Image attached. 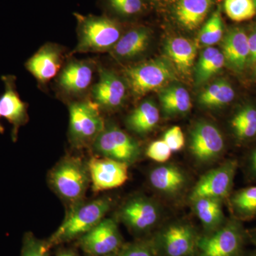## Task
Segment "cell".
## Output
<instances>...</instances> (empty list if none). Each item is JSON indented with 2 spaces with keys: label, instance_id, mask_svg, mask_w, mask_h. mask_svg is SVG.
Returning <instances> with one entry per match:
<instances>
[{
  "label": "cell",
  "instance_id": "cb8c5ba5",
  "mask_svg": "<svg viewBox=\"0 0 256 256\" xmlns=\"http://www.w3.org/2000/svg\"><path fill=\"white\" fill-rule=\"evenodd\" d=\"M159 98L163 110L170 116L186 114L192 108L190 94L180 86L163 88L160 90Z\"/></svg>",
  "mask_w": 256,
  "mask_h": 256
},
{
  "label": "cell",
  "instance_id": "83f0119b",
  "mask_svg": "<svg viewBox=\"0 0 256 256\" xmlns=\"http://www.w3.org/2000/svg\"><path fill=\"white\" fill-rule=\"evenodd\" d=\"M234 134L242 140L256 137V109L246 106L240 109L232 120Z\"/></svg>",
  "mask_w": 256,
  "mask_h": 256
},
{
  "label": "cell",
  "instance_id": "d4e9b609",
  "mask_svg": "<svg viewBox=\"0 0 256 256\" xmlns=\"http://www.w3.org/2000/svg\"><path fill=\"white\" fill-rule=\"evenodd\" d=\"M235 97L230 84L225 80H218L210 84L200 96V104L208 108L222 107L230 104Z\"/></svg>",
  "mask_w": 256,
  "mask_h": 256
},
{
  "label": "cell",
  "instance_id": "603a6c76",
  "mask_svg": "<svg viewBox=\"0 0 256 256\" xmlns=\"http://www.w3.org/2000/svg\"><path fill=\"white\" fill-rule=\"evenodd\" d=\"M160 120V112L154 102H142L128 116L126 124L133 132L146 134L152 130Z\"/></svg>",
  "mask_w": 256,
  "mask_h": 256
},
{
  "label": "cell",
  "instance_id": "ba28073f",
  "mask_svg": "<svg viewBox=\"0 0 256 256\" xmlns=\"http://www.w3.org/2000/svg\"><path fill=\"white\" fill-rule=\"evenodd\" d=\"M237 166L236 160H229L204 175L192 192V201L200 198L222 200L228 196L233 186Z\"/></svg>",
  "mask_w": 256,
  "mask_h": 256
},
{
  "label": "cell",
  "instance_id": "5bb4252c",
  "mask_svg": "<svg viewBox=\"0 0 256 256\" xmlns=\"http://www.w3.org/2000/svg\"><path fill=\"white\" fill-rule=\"evenodd\" d=\"M161 246L166 256H190L196 249L197 240L188 224L170 226L162 234Z\"/></svg>",
  "mask_w": 256,
  "mask_h": 256
},
{
  "label": "cell",
  "instance_id": "6da1fadb",
  "mask_svg": "<svg viewBox=\"0 0 256 256\" xmlns=\"http://www.w3.org/2000/svg\"><path fill=\"white\" fill-rule=\"evenodd\" d=\"M110 206V200L104 198L74 205L62 225L46 240L48 246L82 237L104 220Z\"/></svg>",
  "mask_w": 256,
  "mask_h": 256
},
{
  "label": "cell",
  "instance_id": "1f68e13d",
  "mask_svg": "<svg viewBox=\"0 0 256 256\" xmlns=\"http://www.w3.org/2000/svg\"><path fill=\"white\" fill-rule=\"evenodd\" d=\"M225 65V60L222 52H218L203 68L196 70V82L198 85L206 82L216 74L220 72Z\"/></svg>",
  "mask_w": 256,
  "mask_h": 256
},
{
  "label": "cell",
  "instance_id": "9a60e30c",
  "mask_svg": "<svg viewBox=\"0 0 256 256\" xmlns=\"http://www.w3.org/2000/svg\"><path fill=\"white\" fill-rule=\"evenodd\" d=\"M124 223L136 232L152 228L159 218L158 208L152 202L143 198H136L126 204L121 210Z\"/></svg>",
  "mask_w": 256,
  "mask_h": 256
},
{
  "label": "cell",
  "instance_id": "44dd1931",
  "mask_svg": "<svg viewBox=\"0 0 256 256\" xmlns=\"http://www.w3.org/2000/svg\"><path fill=\"white\" fill-rule=\"evenodd\" d=\"M150 181L152 186L158 191L173 194L182 190L186 184V178L178 166L164 165L151 172Z\"/></svg>",
  "mask_w": 256,
  "mask_h": 256
},
{
  "label": "cell",
  "instance_id": "e575fe53",
  "mask_svg": "<svg viewBox=\"0 0 256 256\" xmlns=\"http://www.w3.org/2000/svg\"><path fill=\"white\" fill-rule=\"evenodd\" d=\"M162 140L172 152L180 150L185 144L182 130L178 126H174L165 132Z\"/></svg>",
  "mask_w": 256,
  "mask_h": 256
},
{
  "label": "cell",
  "instance_id": "8d00e7d4",
  "mask_svg": "<svg viewBox=\"0 0 256 256\" xmlns=\"http://www.w3.org/2000/svg\"><path fill=\"white\" fill-rule=\"evenodd\" d=\"M249 58L248 63L256 64V30L248 36Z\"/></svg>",
  "mask_w": 256,
  "mask_h": 256
},
{
  "label": "cell",
  "instance_id": "ffe728a7",
  "mask_svg": "<svg viewBox=\"0 0 256 256\" xmlns=\"http://www.w3.org/2000/svg\"><path fill=\"white\" fill-rule=\"evenodd\" d=\"M150 42V33L148 28H134L121 36L112 48L114 56L129 60L141 54L148 48Z\"/></svg>",
  "mask_w": 256,
  "mask_h": 256
},
{
  "label": "cell",
  "instance_id": "f1b7e54d",
  "mask_svg": "<svg viewBox=\"0 0 256 256\" xmlns=\"http://www.w3.org/2000/svg\"><path fill=\"white\" fill-rule=\"evenodd\" d=\"M224 34V24L220 10L213 13L210 20L202 28L198 35L200 43L204 46H212L222 40Z\"/></svg>",
  "mask_w": 256,
  "mask_h": 256
},
{
  "label": "cell",
  "instance_id": "ab89813d",
  "mask_svg": "<svg viewBox=\"0 0 256 256\" xmlns=\"http://www.w3.org/2000/svg\"><path fill=\"white\" fill-rule=\"evenodd\" d=\"M4 131V128H3V126H2V124H0V133H3Z\"/></svg>",
  "mask_w": 256,
  "mask_h": 256
},
{
  "label": "cell",
  "instance_id": "8fae6325",
  "mask_svg": "<svg viewBox=\"0 0 256 256\" xmlns=\"http://www.w3.org/2000/svg\"><path fill=\"white\" fill-rule=\"evenodd\" d=\"M88 168L94 192L119 188L128 178V164L109 158H94Z\"/></svg>",
  "mask_w": 256,
  "mask_h": 256
},
{
  "label": "cell",
  "instance_id": "f6af8a7d",
  "mask_svg": "<svg viewBox=\"0 0 256 256\" xmlns=\"http://www.w3.org/2000/svg\"></svg>",
  "mask_w": 256,
  "mask_h": 256
},
{
  "label": "cell",
  "instance_id": "e0dca14e",
  "mask_svg": "<svg viewBox=\"0 0 256 256\" xmlns=\"http://www.w3.org/2000/svg\"><path fill=\"white\" fill-rule=\"evenodd\" d=\"M60 50L54 45L47 44L28 60L26 67L38 82H46L54 78L60 72Z\"/></svg>",
  "mask_w": 256,
  "mask_h": 256
},
{
  "label": "cell",
  "instance_id": "9c48e42d",
  "mask_svg": "<svg viewBox=\"0 0 256 256\" xmlns=\"http://www.w3.org/2000/svg\"><path fill=\"white\" fill-rule=\"evenodd\" d=\"M79 244L88 255L108 256L118 250L122 244V238L116 222L111 218H104L94 228L80 237Z\"/></svg>",
  "mask_w": 256,
  "mask_h": 256
},
{
  "label": "cell",
  "instance_id": "3957f363",
  "mask_svg": "<svg viewBox=\"0 0 256 256\" xmlns=\"http://www.w3.org/2000/svg\"><path fill=\"white\" fill-rule=\"evenodd\" d=\"M90 180L88 168L76 158L62 160L50 176V184L56 192L73 205L82 202Z\"/></svg>",
  "mask_w": 256,
  "mask_h": 256
},
{
  "label": "cell",
  "instance_id": "30bf717a",
  "mask_svg": "<svg viewBox=\"0 0 256 256\" xmlns=\"http://www.w3.org/2000/svg\"><path fill=\"white\" fill-rule=\"evenodd\" d=\"M223 136L213 124L198 122L192 130L190 149L200 162H210L222 154L224 150Z\"/></svg>",
  "mask_w": 256,
  "mask_h": 256
},
{
  "label": "cell",
  "instance_id": "5b68a950",
  "mask_svg": "<svg viewBox=\"0 0 256 256\" xmlns=\"http://www.w3.org/2000/svg\"><path fill=\"white\" fill-rule=\"evenodd\" d=\"M98 107L89 102H76L70 106L69 130L72 141L77 146L94 143L105 128Z\"/></svg>",
  "mask_w": 256,
  "mask_h": 256
},
{
  "label": "cell",
  "instance_id": "d6986e66",
  "mask_svg": "<svg viewBox=\"0 0 256 256\" xmlns=\"http://www.w3.org/2000/svg\"><path fill=\"white\" fill-rule=\"evenodd\" d=\"M165 53L180 73L188 75L196 56L197 44L184 37L170 38L165 44Z\"/></svg>",
  "mask_w": 256,
  "mask_h": 256
},
{
  "label": "cell",
  "instance_id": "60d3db41",
  "mask_svg": "<svg viewBox=\"0 0 256 256\" xmlns=\"http://www.w3.org/2000/svg\"><path fill=\"white\" fill-rule=\"evenodd\" d=\"M254 4H255L256 8V0H254Z\"/></svg>",
  "mask_w": 256,
  "mask_h": 256
},
{
  "label": "cell",
  "instance_id": "52a82bcc",
  "mask_svg": "<svg viewBox=\"0 0 256 256\" xmlns=\"http://www.w3.org/2000/svg\"><path fill=\"white\" fill-rule=\"evenodd\" d=\"M244 246V233L240 224L232 222L214 234L197 240L201 256H239Z\"/></svg>",
  "mask_w": 256,
  "mask_h": 256
},
{
  "label": "cell",
  "instance_id": "74e56055",
  "mask_svg": "<svg viewBox=\"0 0 256 256\" xmlns=\"http://www.w3.org/2000/svg\"><path fill=\"white\" fill-rule=\"evenodd\" d=\"M249 166L252 174L256 178V149L252 152L249 158Z\"/></svg>",
  "mask_w": 256,
  "mask_h": 256
},
{
  "label": "cell",
  "instance_id": "7402d4cb",
  "mask_svg": "<svg viewBox=\"0 0 256 256\" xmlns=\"http://www.w3.org/2000/svg\"><path fill=\"white\" fill-rule=\"evenodd\" d=\"M212 6V0H178L176 18L184 28L195 30L203 22Z\"/></svg>",
  "mask_w": 256,
  "mask_h": 256
},
{
  "label": "cell",
  "instance_id": "277c9868",
  "mask_svg": "<svg viewBox=\"0 0 256 256\" xmlns=\"http://www.w3.org/2000/svg\"><path fill=\"white\" fill-rule=\"evenodd\" d=\"M130 88L136 96H142L162 89L176 78L169 60L156 58L130 67L126 70Z\"/></svg>",
  "mask_w": 256,
  "mask_h": 256
},
{
  "label": "cell",
  "instance_id": "d590c367",
  "mask_svg": "<svg viewBox=\"0 0 256 256\" xmlns=\"http://www.w3.org/2000/svg\"><path fill=\"white\" fill-rule=\"evenodd\" d=\"M120 256H154L148 246L142 244H136L124 249Z\"/></svg>",
  "mask_w": 256,
  "mask_h": 256
},
{
  "label": "cell",
  "instance_id": "f546056e",
  "mask_svg": "<svg viewBox=\"0 0 256 256\" xmlns=\"http://www.w3.org/2000/svg\"><path fill=\"white\" fill-rule=\"evenodd\" d=\"M224 9L230 20L238 22L250 20L256 14L254 0H225Z\"/></svg>",
  "mask_w": 256,
  "mask_h": 256
},
{
  "label": "cell",
  "instance_id": "836d02e7",
  "mask_svg": "<svg viewBox=\"0 0 256 256\" xmlns=\"http://www.w3.org/2000/svg\"><path fill=\"white\" fill-rule=\"evenodd\" d=\"M111 8L120 14L134 15L142 10V0H108Z\"/></svg>",
  "mask_w": 256,
  "mask_h": 256
},
{
  "label": "cell",
  "instance_id": "f35d334b",
  "mask_svg": "<svg viewBox=\"0 0 256 256\" xmlns=\"http://www.w3.org/2000/svg\"><path fill=\"white\" fill-rule=\"evenodd\" d=\"M57 256H78L75 252H70V250H63L60 252Z\"/></svg>",
  "mask_w": 256,
  "mask_h": 256
},
{
  "label": "cell",
  "instance_id": "d6a6232c",
  "mask_svg": "<svg viewBox=\"0 0 256 256\" xmlns=\"http://www.w3.org/2000/svg\"><path fill=\"white\" fill-rule=\"evenodd\" d=\"M172 151L163 140L154 141L150 144L146 150V154L148 158L160 163L166 162L172 156Z\"/></svg>",
  "mask_w": 256,
  "mask_h": 256
},
{
  "label": "cell",
  "instance_id": "ac0fdd59",
  "mask_svg": "<svg viewBox=\"0 0 256 256\" xmlns=\"http://www.w3.org/2000/svg\"><path fill=\"white\" fill-rule=\"evenodd\" d=\"M94 70L90 64L85 62L73 60L60 74L58 84L68 94H79L90 86Z\"/></svg>",
  "mask_w": 256,
  "mask_h": 256
},
{
  "label": "cell",
  "instance_id": "7a4b0ae2",
  "mask_svg": "<svg viewBox=\"0 0 256 256\" xmlns=\"http://www.w3.org/2000/svg\"><path fill=\"white\" fill-rule=\"evenodd\" d=\"M76 18L78 24L76 52H102L112 50L121 37L120 28L110 18L82 14H76Z\"/></svg>",
  "mask_w": 256,
  "mask_h": 256
},
{
  "label": "cell",
  "instance_id": "4dcf8cb0",
  "mask_svg": "<svg viewBox=\"0 0 256 256\" xmlns=\"http://www.w3.org/2000/svg\"><path fill=\"white\" fill-rule=\"evenodd\" d=\"M50 248L46 240L36 238L33 234H25L23 238L21 256H48Z\"/></svg>",
  "mask_w": 256,
  "mask_h": 256
},
{
  "label": "cell",
  "instance_id": "4fadbf2b",
  "mask_svg": "<svg viewBox=\"0 0 256 256\" xmlns=\"http://www.w3.org/2000/svg\"><path fill=\"white\" fill-rule=\"evenodd\" d=\"M92 94L98 106L117 108L122 105L126 98V86L114 72L101 69L100 78L92 88Z\"/></svg>",
  "mask_w": 256,
  "mask_h": 256
},
{
  "label": "cell",
  "instance_id": "4316f807",
  "mask_svg": "<svg viewBox=\"0 0 256 256\" xmlns=\"http://www.w3.org/2000/svg\"><path fill=\"white\" fill-rule=\"evenodd\" d=\"M230 208L238 220H246L256 216V186L236 192L230 200Z\"/></svg>",
  "mask_w": 256,
  "mask_h": 256
},
{
  "label": "cell",
  "instance_id": "484cf974",
  "mask_svg": "<svg viewBox=\"0 0 256 256\" xmlns=\"http://www.w3.org/2000/svg\"><path fill=\"white\" fill-rule=\"evenodd\" d=\"M194 202L195 212L205 228L213 229L220 226L224 220L220 200L200 198Z\"/></svg>",
  "mask_w": 256,
  "mask_h": 256
},
{
  "label": "cell",
  "instance_id": "2e32d148",
  "mask_svg": "<svg viewBox=\"0 0 256 256\" xmlns=\"http://www.w3.org/2000/svg\"><path fill=\"white\" fill-rule=\"evenodd\" d=\"M223 54L226 65L236 72H242L248 63V36L242 28L230 30L224 36Z\"/></svg>",
  "mask_w": 256,
  "mask_h": 256
},
{
  "label": "cell",
  "instance_id": "7bdbcfd3",
  "mask_svg": "<svg viewBox=\"0 0 256 256\" xmlns=\"http://www.w3.org/2000/svg\"><path fill=\"white\" fill-rule=\"evenodd\" d=\"M255 74H256V67H255Z\"/></svg>",
  "mask_w": 256,
  "mask_h": 256
},
{
  "label": "cell",
  "instance_id": "8992f818",
  "mask_svg": "<svg viewBox=\"0 0 256 256\" xmlns=\"http://www.w3.org/2000/svg\"><path fill=\"white\" fill-rule=\"evenodd\" d=\"M92 144L105 158L128 164L134 162L140 154L137 141L114 126L105 127Z\"/></svg>",
  "mask_w": 256,
  "mask_h": 256
},
{
  "label": "cell",
  "instance_id": "b9f144b4",
  "mask_svg": "<svg viewBox=\"0 0 256 256\" xmlns=\"http://www.w3.org/2000/svg\"><path fill=\"white\" fill-rule=\"evenodd\" d=\"M250 256H256V254H252V255Z\"/></svg>",
  "mask_w": 256,
  "mask_h": 256
},
{
  "label": "cell",
  "instance_id": "ee69618b",
  "mask_svg": "<svg viewBox=\"0 0 256 256\" xmlns=\"http://www.w3.org/2000/svg\"><path fill=\"white\" fill-rule=\"evenodd\" d=\"M156 1H158V0H156Z\"/></svg>",
  "mask_w": 256,
  "mask_h": 256
},
{
  "label": "cell",
  "instance_id": "7c38bea8",
  "mask_svg": "<svg viewBox=\"0 0 256 256\" xmlns=\"http://www.w3.org/2000/svg\"><path fill=\"white\" fill-rule=\"evenodd\" d=\"M4 92L0 97V116L12 124V137L15 142L18 129L28 122V105L20 98L15 86V78L12 76L2 77Z\"/></svg>",
  "mask_w": 256,
  "mask_h": 256
}]
</instances>
